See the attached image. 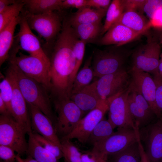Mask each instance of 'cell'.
<instances>
[{"instance_id": "52a82bcc", "label": "cell", "mask_w": 162, "mask_h": 162, "mask_svg": "<svg viewBox=\"0 0 162 162\" xmlns=\"http://www.w3.org/2000/svg\"><path fill=\"white\" fill-rule=\"evenodd\" d=\"M53 102L57 114L55 129L62 138L74 130L84 113L70 98Z\"/></svg>"}, {"instance_id": "836d02e7", "label": "cell", "mask_w": 162, "mask_h": 162, "mask_svg": "<svg viewBox=\"0 0 162 162\" xmlns=\"http://www.w3.org/2000/svg\"><path fill=\"white\" fill-rule=\"evenodd\" d=\"M32 132L34 137L38 142L45 149L52 153L58 160L64 157L62 152L58 146L40 134Z\"/></svg>"}, {"instance_id": "e0dca14e", "label": "cell", "mask_w": 162, "mask_h": 162, "mask_svg": "<svg viewBox=\"0 0 162 162\" xmlns=\"http://www.w3.org/2000/svg\"><path fill=\"white\" fill-rule=\"evenodd\" d=\"M127 100L135 124L139 129L152 123L155 116L149 103L136 89L130 85Z\"/></svg>"}, {"instance_id": "ba28073f", "label": "cell", "mask_w": 162, "mask_h": 162, "mask_svg": "<svg viewBox=\"0 0 162 162\" xmlns=\"http://www.w3.org/2000/svg\"><path fill=\"white\" fill-rule=\"evenodd\" d=\"M139 129L136 125L135 129L117 128V131L94 146L92 151L107 160L108 156L123 150L137 141Z\"/></svg>"}, {"instance_id": "681fc988", "label": "cell", "mask_w": 162, "mask_h": 162, "mask_svg": "<svg viewBox=\"0 0 162 162\" xmlns=\"http://www.w3.org/2000/svg\"><path fill=\"white\" fill-rule=\"evenodd\" d=\"M161 31V33L159 36V40L160 43L162 44V31Z\"/></svg>"}, {"instance_id": "603a6c76", "label": "cell", "mask_w": 162, "mask_h": 162, "mask_svg": "<svg viewBox=\"0 0 162 162\" xmlns=\"http://www.w3.org/2000/svg\"><path fill=\"white\" fill-rule=\"evenodd\" d=\"M107 11L86 7L78 9L68 18L71 26L101 22Z\"/></svg>"}, {"instance_id": "f907efd6", "label": "cell", "mask_w": 162, "mask_h": 162, "mask_svg": "<svg viewBox=\"0 0 162 162\" xmlns=\"http://www.w3.org/2000/svg\"><path fill=\"white\" fill-rule=\"evenodd\" d=\"M0 162H9V161H4L3 160H2L0 161Z\"/></svg>"}, {"instance_id": "3957f363", "label": "cell", "mask_w": 162, "mask_h": 162, "mask_svg": "<svg viewBox=\"0 0 162 162\" xmlns=\"http://www.w3.org/2000/svg\"><path fill=\"white\" fill-rule=\"evenodd\" d=\"M121 47L113 45L94 52L92 65L94 77L99 78L124 68V64L132 52Z\"/></svg>"}, {"instance_id": "8d00e7d4", "label": "cell", "mask_w": 162, "mask_h": 162, "mask_svg": "<svg viewBox=\"0 0 162 162\" xmlns=\"http://www.w3.org/2000/svg\"><path fill=\"white\" fill-rule=\"evenodd\" d=\"M13 149L8 146L0 145V158L3 161L15 162L17 155Z\"/></svg>"}, {"instance_id": "74e56055", "label": "cell", "mask_w": 162, "mask_h": 162, "mask_svg": "<svg viewBox=\"0 0 162 162\" xmlns=\"http://www.w3.org/2000/svg\"><path fill=\"white\" fill-rule=\"evenodd\" d=\"M146 0H122L124 11L128 10L140 11L143 12L142 8Z\"/></svg>"}, {"instance_id": "f546056e", "label": "cell", "mask_w": 162, "mask_h": 162, "mask_svg": "<svg viewBox=\"0 0 162 162\" xmlns=\"http://www.w3.org/2000/svg\"><path fill=\"white\" fill-rule=\"evenodd\" d=\"M124 12L122 0H113L108 8L101 35L105 34Z\"/></svg>"}, {"instance_id": "5bb4252c", "label": "cell", "mask_w": 162, "mask_h": 162, "mask_svg": "<svg viewBox=\"0 0 162 162\" xmlns=\"http://www.w3.org/2000/svg\"><path fill=\"white\" fill-rule=\"evenodd\" d=\"M5 74V77L10 82L12 88V116L28 133L32 131V129L31 119L28 111L27 104L17 84L13 70L9 63Z\"/></svg>"}, {"instance_id": "9c48e42d", "label": "cell", "mask_w": 162, "mask_h": 162, "mask_svg": "<svg viewBox=\"0 0 162 162\" xmlns=\"http://www.w3.org/2000/svg\"><path fill=\"white\" fill-rule=\"evenodd\" d=\"M161 53V47L156 41L142 45L132 52V67L151 74L154 78L160 77L158 68Z\"/></svg>"}, {"instance_id": "83f0119b", "label": "cell", "mask_w": 162, "mask_h": 162, "mask_svg": "<svg viewBox=\"0 0 162 162\" xmlns=\"http://www.w3.org/2000/svg\"><path fill=\"white\" fill-rule=\"evenodd\" d=\"M114 128L107 120L103 119L94 128L87 142L93 146L101 142L114 133Z\"/></svg>"}, {"instance_id": "44dd1931", "label": "cell", "mask_w": 162, "mask_h": 162, "mask_svg": "<svg viewBox=\"0 0 162 162\" xmlns=\"http://www.w3.org/2000/svg\"><path fill=\"white\" fill-rule=\"evenodd\" d=\"M115 23L121 24L134 31L143 33L151 27L149 20L142 13L136 11H124Z\"/></svg>"}, {"instance_id": "4fadbf2b", "label": "cell", "mask_w": 162, "mask_h": 162, "mask_svg": "<svg viewBox=\"0 0 162 162\" xmlns=\"http://www.w3.org/2000/svg\"><path fill=\"white\" fill-rule=\"evenodd\" d=\"M98 94L102 100H107L127 90L130 82V76L126 69L104 75L96 80Z\"/></svg>"}, {"instance_id": "7a4b0ae2", "label": "cell", "mask_w": 162, "mask_h": 162, "mask_svg": "<svg viewBox=\"0 0 162 162\" xmlns=\"http://www.w3.org/2000/svg\"><path fill=\"white\" fill-rule=\"evenodd\" d=\"M17 84L27 104L38 108L52 121L55 126L56 118L53 112L49 92L42 85L22 72L15 63L9 60Z\"/></svg>"}, {"instance_id": "7c38bea8", "label": "cell", "mask_w": 162, "mask_h": 162, "mask_svg": "<svg viewBox=\"0 0 162 162\" xmlns=\"http://www.w3.org/2000/svg\"><path fill=\"white\" fill-rule=\"evenodd\" d=\"M108 109V100H103L96 107L80 120L70 134L61 140L76 139L82 143L87 142L92 132L98 124L104 119Z\"/></svg>"}, {"instance_id": "d4e9b609", "label": "cell", "mask_w": 162, "mask_h": 162, "mask_svg": "<svg viewBox=\"0 0 162 162\" xmlns=\"http://www.w3.org/2000/svg\"><path fill=\"white\" fill-rule=\"evenodd\" d=\"M103 26L101 22L71 26L78 38L86 44L97 40L101 35Z\"/></svg>"}, {"instance_id": "f6af8a7d", "label": "cell", "mask_w": 162, "mask_h": 162, "mask_svg": "<svg viewBox=\"0 0 162 162\" xmlns=\"http://www.w3.org/2000/svg\"><path fill=\"white\" fill-rule=\"evenodd\" d=\"M15 0H0V13L2 12L9 6L16 2Z\"/></svg>"}, {"instance_id": "30bf717a", "label": "cell", "mask_w": 162, "mask_h": 162, "mask_svg": "<svg viewBox=\"0 0 162 162\" xmlns=\"http://www.w3.org/2000/svg\"><path fill=\"white\" fill-rule=\"evenodd\" d=\"M130 86V85H129ZM129 86L124 91L108 99V120L114 128L135 129L136 125L127 100Z\"/></svg>"}, {"instance_id": "ee69618b", "label": "cell", "mask_w": 162, "mask_h": 162, "mask_svg": "<svg viewBox=\"0 0 162 162\" xmlns=\"http://www.w3.org/2000/svg\"><path fill=\"white\" fill-rule=\"evenodd\" d=\"M137 142L140 154L141 162H150L140 140L139 133L138 135Z\"/></svg>"}, {"instance_id": "2e32d148", "label": "cell", "mask_w": 162, "mask_h": 162, "mask_svg": "<svg viewBox=\"0 0 162 162\" xmlns=\"http://www.w3.org/2000/svg\"><path fill=\"white\" fill-rule=\"evenodd\" d=\"M21 15L19 24L20 28L14 37L18 43L19 49L26 51L29 55L40 58L50 65V58L41 46L39 39L32 32L23 11Z\"/></svg>"}, {"instance_id": "6da1fadb", "label": "cell", "mask_w": 162, "mask_h": 162, "mask_svg": "<svg viewBox=\"0 0 162 162\" xmlns=\"http://www.w3.org/2000/svg\"><path fill=\"white\" fill-rule=\"evenodd\" d=\"M74 44L67 40L57 41L49 57L51 84L50 98L53 100L70 99L72 87L71 76L76 65Z\"/></svg>"}, {"instance_id": "e575fe53", "label": "cell", "mask_w": 162, "mask_h": 162, "mask_svg": "<svg viewBox=\"0 0 162 162\" xmlns=\"http://www.w3.org/2000/svg\"><path fill=\"white\" fill-rule=\"evenodd\" d=\"M12 95L11 85L8 79L5 77L0 83V97L5 103L11 116V102Z\"/></svg>"}, {"instance_id": "b9f144b4", "label": "cell", "mask_w": 162, "mask_h": 162, "mask_svg": "<svg viewBox=\"0 0 162 162\" xmlns=\"http://www.w3.org/2000/svg\"><path fill=\"white\" fill-rule=\"evenodd\" d=\"M81 162H104L103 159L92 150L81 153Z\"/></svg>"}, {"instance_id": "484cf974", "label": "cell", "mask_w": 162, "mask_h": 162, "mask_svg": "<svg viewBox=\"0 0 162 162\" xmlns=\"http://www.w3.org/2000/svg\"><path fill=\"white\" fill-rule=\"evenodd\" d=\"M28 139L26 153L38 162H58L51 152L42 147L36 140L32 131L28 133Z\"/></svg>"}, {"instance_id": "c3c4849f", "label": "cell", "mask_w": 162, "mask_h": 162, "mask_svg": "<svg viewBox=\"0 0 162 162\" xmlns=\"http://www.w3.org/2000/svg\"><path fill=\"white\" fill-rule=\"evenodd\" d=\"M158 69L160 76L162 79V52L161 53L160 56Z\"/></svg>"}, {"instance_id": "cb8c5ba5", "label": "cell", "mask_w": 162, "mask_h": 162, "mask_svg": "<svg viewBox=\"0 0 162 162\" xmlns=\"http://www.w3.org/2000/svg\"><path fill=\"white\" fill-rule=\"evenodd\" d=\"M25 10L31 14H39L63 10L62 0H23Z\"/></svg>"}, {"instance_id": "db71d44e", "label": "cell", "mask_w": 162, "mask_h": 162, "mask_svg": "<svg viewBox=\"0 0 162 162\" xmlns=\"http://www.w3.org/2000/svg\"><path fill=\"white\" fill-rule=\"evenodd\" d=\"M160 162H162V160H161V161Z\"/></svg>"}, {"instance_id": "9a60e30c", "label": "cell", "mask_w": 162, "mask_h": 162, "mask_svg": "<svg viewBox=\"0 0 162 162\" xmlns=\"http://www.w3.org/2000/svg\"><path fill=\"white\" fill-rule=\"evenodd\" d=\"M130 84L139 92L149 104L155 116L162 118V112L156 104V85L150 74L134 68L130 70Z\"/></svg>"}, {"instance_id": "d590c367", "label": "cell", "mask_w": 162, "mask_h": 162, "mask_svg": "<svg viewBox=\"0 0 162 162\" xmlns=\"http://www.w3.org/2000/svg\"><path fill=\"white\" fill-rule=\"evenodd\" d=\"M162 8V0H146L142 8L143 12L146 13L149 20L156 12Z\"/></svg>"}, {"instance_id": "d6a6232c", "label": "cell", "mask_w": 162, "mask_h": 162, "mask_svg": "<svg viewBox=\"0 0 162 162\" xmlns=\"http://www.w3.org/2000/svg\"><path fill=\"white\" fill-rule=\"evenodd\" d=\"M86 44L84 41L78 38L75 40L74 44L73 51L75 58L76 65L71 76L72 85L74 79L78 72L83 60Z\"/></svg>"}, {"instance_id": "7dc6e473", "label": "cell", "mask_w": 162, "mask_h": 162, "mask_svg": "<svg viewBox=\"0 0 162 162\" xmlns=\"http://www.w3.org/2000/svg\"><path fill=\"white\" fill-rule=\"evenodd\" d=\"M16 161L17 162H38L30 156H28L26 158H22L17 155L16 158Z\"/></svg>"}, {"instance_id": "ffe728a7", "label": "cell", "mask_w": 162, "mask_h": 162, "mask_svg": "<svg viewBox=\"0 0 162 162\" xmlns=\"http://www.w3.org/2000/svg\"><path fill=\"white\" fill-rule=\"evenodd\" d=\"M70 98L84 113L95 109L103 100L97 91L96 80L80 91L72 94Z\"/></svg>"}, {"instance_id": "60d3db41", "label": "cell", "mask_w": 162, "mask_h": 162, "mask_svg": "<svg viewBox=\"0 0 162 162\" xmlns=\"http://www.w3.org/2000/svg\"><path fill=\"white\" fill-rule=\"evenodd\" d=\"M156 85L155 100L158 109L162 111V79L161 77L154 78Z\"/></svg>"}, {"instance_id": "816d5d0a", "label": "cell", "mask_w": 162, "mask_h": 162, "mask_svg": "<svg viewBox=\"0 0 162 162\" xmlns=\"http://www.w3.org/2000/svg\"><path fill=\"white\" fill-rule=\"evenodd\" d=\"M64 162H68L66 160L64 159Z\"/></svg>"}, {"instance_id": "277c9868", "label": "cell", "mask_w": 162, "mask_h": 162, "mask_svg": "<svg viewBox=\"0 0 162 162\" xmlns=\"http://www.w3.org/2000/svg\"><path fill=\"white\" fill-rule=\"evenodd\" d=\"M28 23L32 30L35 31L45 40L46 48L52 49L56 39L62 29L63 18L59 12L51 11L39 14H31L23 10Z\"/></svg>"}, {"instance_id": "f5cc1de1", "label": "cell", "mask_w": 162, "mask_h": 162, "mask_svg": "<svg viewBox=\"0 0 162 162\" xmlns=\"http://www.w3.org/2000/svg\"><path fill=\"white\" fill-rule=\"evenodd\" d=\"M104 162H108L107 160H106L105 161H104Z\"/></svg>"}, {"instance_id": "5b68a950", "label": "cell", "mask_w": 162, "mask_h": 162, "mask_svg": "<svg viewBox=\"0 0 162 162\" xmlns=\"http://www.w3.org/2000/svg\"><path fill=\"white\" fill-rule=\"evenodd\" d=\"M16 46H13L9 52L8 60L14 62L25 75L39 82L50 92L51 84L50 76V65L40 58L20 52Z\"/></svg>"}, {"instance_id": "ab89813d", "label": "cell", "mask_w": 162, "mask_h": 162, "mask_svg": "<svg viewBox=\"0 0 162 162\" xmlns=\"http://www.w3.org/2000/svg\"><path fill=\"white\" fill-rule=\"evenodd\" d=\"M112 1L110 0H87L86 6L107 10Z\"/></svg>"}, {"instance_id": "f1b7e54d", "label": "cell", "mask_w": 162, "mask_h": 162, "mask_svg": "<svg viewBox=\"0 0 162 162\" xmlns=\"http://www.w3.org/2000/svg\"><path fill=\"white\" fill-rule=\"evenodd\" d=\"M108 158L112 162H141L137 140L123 150L108 156Z\"/></svg>"}, {"instance_id": "ac0fdd59", "label": "cell", "mask_w": 162, "mask_h": 162, "mask_svg": "<svg viewBox=\"0 0 162 162\" xmlns=\"http://www.w3.org/2000/svg\"><path fill=\"white\" fill-rule=\"evenodd\" d=\"M27 105L30 114L32 128L34 131L33 132L50 140L61 149V141L56 134L51 120L37 107L28 104Z\"/></svg>"}, {"instance_id": "f35d334b", "label": "cell", "mask_w": 162, "mask_h": 162, "mask_svg": "<svg viewBox=\"0 0 162 162\" xmlns=\"http://www.w3.org/2000/svg\"><path fill=\"white\" fill-rule=\"evenodd\" d=\"M87 0H63L62 7V9L70 8L78 9L87 7Z\"/></svg>"}, {"instance_id": "bcb514c9", "label": "cell", "mask_w": 162, "mask_h": 162, "mask_svg": "<svg viewBox=\"0 0 162 162\" xmlns=\"http://www.w3.org/2000/svg\"><path fill=\"white\" fill-rule=\"evenodd\" d=\"M0 113L1 115L10 114L7 106L2 99L0 97Z\"/></svg>"}, {"instance_id": "d6986e66", "label": "cell", "mask_w": 162, "mask_h": 162, "mask_svg": "<svg viewBox=\"0 0 162 162\" xmlns=\"http://www.w3.org/2000/svg\"><path fill=\"white\" fill-rule=\"evenodd\" d=\"M143 33L134 31L121 24L115 23L98 42L100 45L122 46L134 40Z\"/></svg>"}, {"instance_id": "8fae6325", "label": "cell", "mask_w": 162, "mask_h": 162, "mask_svg": "<svg viewBox=\"0 0 162 162\" xmlns=\"http://www.w3.org/2000/svg\"><path fill=\"white\" fill-rule=\"evenodd\" d=\"M140 140L150 162L162 160V118L139 129Z\"/></svg>"}, {"instance_id": "7bdbcfd3", "label": "cell", "mask_w": 162, "mask_h": 162, "mask_svg": "<svg viewBox=\"0 0 162 162\" xmlns=\"http://www.w3.org/2000/svg\"><path fill=\"white\" fill-rule=\"evenodd\" d=\"M149 21L151 27L162 31V8L156 12Z\"/></svg>"}, {"instance_id": "1f68e13d", "label": "cell", "mask_w": 162, "mask_h": 162, "mask_svg": "<svg viewBox=\"0 0 162 162\" xmlns=\"http://www.w3.org/2000/svg\"><path fill=\"white\" fill-rule=\"evenodd\" d=\"M60 141L61 150L64 159L68 162H81V153L70 140L64 139Z\"/></svg>"}, {"instance_id": "7402d4cb", "label": "cell", "mask_w": 162, "mask_h": 162, "mask_svg": "<svg viewBox=\"0 0 162 162\" xmlns=\"http://www.w3.org/2000/svg\"><path fill=\"white\" fill-rule=\"evenodd\" d=\"M21 17L20 14L0 32V66L8 59L9 52L14 40L15 29L17 25L19 24Z\"/></svg>"}, {"instance_id": "4316f807", "label": "cell", "mask_w": 162, "mask_h": 162, "mask_svg": "<svg viewBox=\"0 0 162 162\" xmlns=\"http://www.w3.org/2000/svg\"><path fill=\"white\" fill-rule=\"evenodd\" d=\"M92 60V56L86 60L83 67L76 75L73 83L71 95L80 91L91 83L94 77Z\"/></svg>"}, {"instance_id": "8992f818", "label": "cell", "mask_w": 162, "mask_h": 162, "mask_svg": "<svg viewBox=\"0 0 162 162\" xmlns=\"http://www.w3.org/2000/svg\"><path fill=\"white\" fill-rule=\"evenodd\" d=\"M25 129L10 114L0 116V145L8 146L21 157L27 152Z\"/></svg>"}, {"instance_id": "4dcf8cb0", "label": "cell", "mask_w": 162, "mask_h": 162, "mask_svg": "<svg viewBox=\"0 0 162 162\" xmlns=\"http://www.w3.org/2000/svg\"><path fill=\"white\" fill-rule=\"evenodd\" d=\"M24 3L23 0H17L0 13V32L14 19L19 16L23 11Z\"/></svg>"}]
</instances>
